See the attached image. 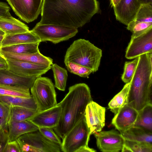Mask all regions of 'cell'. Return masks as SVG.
Instances as JSON below:
<instances>
[{
	"instance_id": "obj_1",
	"label": "cell",
	"mask_w": 152,
	"mask_h": 152,
	"mask_svg": "<svg viewBox=\"0 0 152 152\" xmlns=\"http://www.w3.org/2000/svg\"><path fill=\"white\" fill-rule=\"evenodd\" d=\"M100 11L97 0H43L38 24L81 27Z\"/></svg>"
},
{
	"instance_id": "obj_2",
	"label": "cell",
	"mask_w": 152,
	"mask_h": 152,
	"mask_svg": "<svg viewBox=\"0 0 152 152\" xmlns=\"http://www.w3.org/2000/svg\"><path fill=\"white\" fill-rule=\"evenodd\" d=\"M92 101L91 91L85 83L69 87V92L59 103L61 115L58 125L53 128L63 140L66 134L84 116L87 105Z\"/></svg>"
},
{
	"instance_id": "obj_3",
	"label": "cell",
	"mask_w": 152,
	"mask_h": 152,
	"mask_svg": "<svg viewBox=\"0 0 152 152\" xmlns=\"http://www.w3.org/2000/svg\"><path fill=\"white\" fill-rule=\"evenodd\" d=\"M137 66L130 82L127 104L138 111L152 105V53L139 56Z\"/></svg>"
},
{
	"instance_id": "obj_4",
	"label": "cell",
	"mask_w": 152,
	"mask_h": 152,
	"mask_svg": "<svg viewBox=\"0 0 152 152\" xmlns=\"http://www.w3.org/2000/svg\"><path fill=\"white\" fill-rule=\"evenodd\" d=\"M102 50L88 40L80 39L74 41L68 48L64 63H74L90 69L94 73L98 69Z\"/></svg>"
},
{
	"instance_id": "obj_5",
	"label": "cell",
	"mask_w": 152,
	"mask_h": 152,
	"mask_svg": "<svg viewBox=\"0 0 152 152\" xmlns=\"http://www.w3.org/2000/svg\"><path fill=\"white\" fill-rule=\"evenodd\" d=\"M30 89L31 96L39 112L52 108L57 104L55 86L50 79L41 76L37 77Z\"/></svg>"
},
{
	"instance_id": "obj_6",
	"label": "cell",
	"mask_w": 152,
	"mask_h": 152,
	"mask_svg": "<svg viewBox=\"0 0 152 152\" xmlns=\"http://www.w3.org/2000/svg\"><path fill=\"white\" fill-rule=\"evenodd\" d=\"M21 152H60L61 146L50 141L38 130L24 134L16 140Z\"/></svg>"
},
{
	"instance_id": "obj_7",
	"label": "cell",
	"mask_w": 152,
	"mask_h": 152,
	"mask_svg": "<svg viewBox=\"0 0 152 152\" xmlns=\"http://www.w3.org/2000/svg\"><path fill=\"white\" fill-rule=\"evenodd\" d=\"M31 31L41 42L49 41L54 44L68 40L78 32L76 28L52 24H37Z\"/></svg>"
},
{
	"instance_id": "obj_8",
	"label": "cell",
	"mask_w": 152,
	"mask_h": 152,
	"mask_svg": "<svg viewBox=\"0 0 152 152\" xmlns=\"http://www.w3.org/2000/svg\"><path fill=\"white\" fill-rule=\"evenodd\" d=\"M90 135L84 115L62 140L61 151L64 152H75L81 147L88 145Z\"/></svg>"
},
{
	"instance_id": "obj_9",
	"label": "cell",
	"mask_w": 152,
	"mask_h": 152,
	"mask_svg": "<svg viewBox=\"0 0 152 152\" xmlns=\"http://www.w3.org/2000/svg\"><path fill=\"white\" fill-rule=\"evenodd\" d=\"M15 14L29 23L36 20L41 13L43 0H6Z\"/></svg>"
},
{
	"instance_id": "obj_10",
	"label": "cell",
	"mask_w": 152,
	"mask_h": 152,
	"mask_svg": "<svg viewBox=\"0 0 152 152\" xmlns=\"http://www.w3.org/2000/svg\"><path fill=\"white\" fill-rule=\"evenodd\" d=\"M96 139L98 148L104 152H117L121 151L124 139L120 133L114 129L102 131L94 134Z\"/></svg>"
},
{
	"instance_id": "obj_11",
	"label": "cell",
	"mask_w": 152,
	"mask_h": 152,
	"mask_svg": "<svg viewBox=\"0 0 152 152\" xmlns=\"http://www.w3.org/2000/svg\"><path fill=\"white\" fill-rule=\"evenodd\" d=\"M146 53H152V28L138 37H131L125 56L132 59Z\"/></svg>"
},
{
	"instance_id": "obj_12",
	"label": "cell",
	"mask_w": 152,
	"mask_h": 152,
	"mask_svg": "<svg viewBox=\"0 0 152 152\" xmlns=\"http://www.w3.org/2000/svg\"><path fill=\"white\" fill-rule=\"evenodd\" d=\"M6 59L8 69L22 77H37L45 74L51 69V66L31 63L10 58Z\"/></svg>"
},
{
	"instance_id": "obj_13",
	"label": "cell",
	"mask_w": 152,
	"mask_h": 152,
	"mask_svg": "<svg viewBox=\"0 0 152 152\" xmlns=\"http://www.w3.org/2000/svg\"><path fill=\"white\" fill-rule=\"evenodd\" d=\"M105 108L92 101L87 105L85 114L91 135L102 131L105 125Z\"/></svg>"
},
{
	"instance_id": "obj_14",
	"label": "cell",
	"mask_w": 152,
	"mask_h": 152,
	"mask_svg": "<svg viewBox=\"0 0 152 152\" xmlns=\"http://www.w3.org/2000/svg\"><path fill=\"white\" fill-rule=\"evenodd\" d=\"M141 5L138 0H121L113 7L116 19L127 26L134 19Z\"/></svg>"
},
{
	"instance_id": "obj_15",
	"label": "cell",
	"mask_w": 152,
	"mask_h": 152,
	"mask_svg": "<svg viewBox=\"0 0 152 152\" xmlns=\"http://www.w3.org/2000/svg\"><path fill=\"white\" fill-rule=\"evenodd\" d=\"M138 114L136 110L126 104L115 115L112 124L119 131H125L134 126Z\"/></svg>"
},
{
	"instance_id": "obj_16",
	"label": "cell",
	"mask_w": 152,
	"mask_h": 152,
	"mask_svg": "<svg viewBox=\"0 0 152 152\" xmlns=\"http://www.w3.org/2000/svg\"><path fill=\"white\" fill-rule=\"evenodd\" d=\"M61 111V107L57 104L52 108L39 112L28 120L39 127L53 128L58 123Z\"/></svg>"
},
{
	"instance_id": "obj_17",
	"label": "cell",
	"mask_w": 152,
	"mask_h": 152,
	"mask_svg": "<svg viewBox=\"0 0 152 152\" xmlns=\"http://www.w3.org/2000/svg\"><path fill=\"white\" fill-rule=\"evenodd\" d=\"M36 77L19 76L7 69H0V83L30 89Z\"/></svg>"
},
{
	"instance_id": "obj_18",
	"label": "cell",
	"mask_w": 152,
	"mask_h": 152,
	"mask_svg": "<svg viewBox=\"0 0 152 152\" xmlns=\"http://www.w3.org/2000/svg\"><path fill=\"white\" fill-rule=\"evenodd\" d=\"M0 53L5 58L47 66H50L53 64L52 58L44 56L39 51L35 53L26 54L13 53L1 50Z\"/></svg>"
},
{
	"instance_id": "obj_19",
	"label": "cell",
	"mask_w": 152,
	"mask_h": 152,
	"mask_svg": "<svg viewBox=\"0 0 152 152\" xmlns=\"http://www.w3.org/2000/svg\"><path fill=\"white\" fill-rule=\"evenodd\" d=\"M10 141L16 140L26 133L37 131L39 127L29 120L23 121H10L8 124Z\"/></svg>"
},
{
	"instance_id": "obj_20",
	"label": "cell",
	"mask_w": 152,
	"mask_h": 152,
	"mask_svg": "<svg viewBox=\"0 0 152 152\" xmlns=\"http://www.w3.org/2000/svg\"><path fill=\"white\" fill-rule=\"evenodd\" d=\"M0 29L5 35L22 33L29 31L27 25L11 15L0 17Z\"/></svg>"
},
{
	"instance_id": "obj_21",
	"label": "cell",
	"mask_w": 152,
	"mask_h": 152,
	"mask_svg": "<svg viewBox=\"0 0 152 152\" xmlns=\"http://www.w3.org/2000/svg\"><path fill=\"white\" fill-rule=\"evenodd\" d=\"M39 37L31 30L22 33L5 35L2 42V47L21 44L40 42Z\"/></svg>"
},
{
	"instance_id": "obj_22",
	"label": "cell",
	"mask_w": 152,
	"mask_h": 152,
	"mask_svg": "<svg viewBox=\"0 0 152 152\" xmlns=\"http://www.w3.org/2000/svg\"><path fill=\"white\" fill-rule=\"evenodd\" d=\"M120 132L124 140L152 144V132L140 127L134 126Z\"/></svg>"
},
{
	"instance_id": "obj_23",
	"label": "cell",
	"mask_w": 152,
	"mask_h": 152,
	"mask_svg": "<svg viewBox=\"0 0 152 152\" xmlns=\"http://www.w3.org/2000/svg\"><path fill=\"white\" fill-rule=\"evenodd\" d=\"M0 101L12 107H20L35 111H38L36 104L32 96L30 97H24L2 96L0 97Z\"/></svg>"
},
{
	"instance_id": "obj_24",
	"label": "cell",
	"mask_w": 152,
	"mask_h": 152,
	"mask_svg": "<svg viewBox=\"0 0 152 152\" xmlns=\"http://www.w3.org/2000/svg\"><path fill=\"white\" fill-rule=\"evenodd\" d=\"M130 85V82L126 83L122 90L109 102V108L115 115L117 114L124 105L127 104Z\"/></svg>"
},
{
	"instance_id": "obj_25",
	"label": "cell",
	"mask_w": 152,
	"mask_h": 152,
	"mask_svg": "<svg viewBox=\"0 0 152 152\" xmlns=\"http://www.w3.org/2000/svg\"><path fill=\"white\" fill-rule=\"evenodd\" d=\"M138 112L134 126L152 132V105H147Z\"/></svg>"
},
{
	"instance_id": "obj_26",
	"label": "cell",
	"mask_w": 152,
	"mask_h": 152,
	"mask_svg": "<svg viewBox=\"0 0 152 152\" xmlns=\"http://www.w3.org/2000/svg\"><path fill=\"white\" fill-rule=\"evenodd\" d=\"M40 43H24L8 46L1 47V50L18 54L33 53L39 51L38 46Z\"/></svg>"
},
{
	"instance_id": "obj_27",
	"label": "cell",
	"mask_w": 152,
	"mask_h": 152,
	"mask_svg": "<svg viewBox=\"0 0 152 152\" xmlns=\"http://www.w3.org/2000/svg\"><path fill=\"white\" fill-rule=\"evenodd\" d=\"M2 96L24 97H30L31 96L30 92V89L0 83V97Z\"/></svg>"
},
{
	"instance_id": "obj_28",
	"label": "cell",
	"mask_w": 152,
	"mask_h": 152,
	"mask_svg": "<svg viewBox=\"0 0 152 152\" xmlns=\"http://www.w3.org/2000/svg\"><path fill=\"white\" fill-rule=\"evenodd\" d=\"M51 69L53 74L55 87L60 90L64 91L68 78L67 70L56 64L51 66Z\"/></svg>"
},
{
	"instance_id": "obj_29",
	"label": "cell",
	"mask_w": 152,
	"mask_h": 152,
	"mask_svg": "<svg viewBox=\"0 0 152 152\" xmlns=\"http://www.w3.org/2000/svg\"><path fill=\"white\" fill-rule=\"evenodd\" d=\"M39 112L23 107H13L11 110L9 121L28 120Z\"/></svg>"
},
{
	"instance_id": "obj_30",
	"label": "cell",
	"mask_w": 152,
	"mask_h": 152,
	"mask_svg": "<svg viewBox=\"0 0 152 152\" xmlns=\"http://www.w3.org/2000/svg\"><path fill=\"white\" fill-rule=\"evenodd\" d=\"M121 151L152 152V144L124 140Z\"/></svg>"
},
{
	"instance_id": "obj_31",
	"label": "cell",
	"mask_w": 152,
	"mask_h": 152,
	"mask_svg": "<svg viewBox=\"0 0 152 152\" xmlns=\"http://www.w3.org/2000/svg\"><path fill=\"white\" fill-rule=\"evenodd\" d=\"M138 57L132 61L125 62L124 72L121 77L122 80L124 83H129L131 80L137 66Z\"/></svg>"
},
{
	"instance_id": "obj_32",
	"label": "cell",
	"mask_w": 152,
	"mask_h": 152,
	"mask_svg": "<svg viewBox=\"0 0 152 152\" xmlns=\"http://www.w3.org/2000/svg\"><path fill=\"white\" fill-rule=\"evenodd\" d=\"M65 64L69 72L82 77H87L92 72L90 69L74 63L68 62Z\"/></svg>"
},
{
	"instance_id": "obj_33",
	"label": "cell",
	"mask_w": 152,
	"mask_h": 152,
	"mask_svg": "<svg viewBox=\"0 0 152 152\" xmlns=\"http://www.w3.org/2000/svg\"><path fill=\"white\" fill-rule=\"evenodd\" d=\"M12 108L0 101V130L8 126Z\"/></svg>"
},
{
	"instance_id": "obj_34",
	"label": "cell",
	"mask_w": 152,
	"mask_h": 152,
	"mask_svg": "<svg viewBox=\"0 0 152 152\" xmlns=\"http://www.w3.org/2000/svg\"><path fill=\"white\" fill-rule=\"evenodd\" d=\"M39 131L47 139L61 146L62 142L60 137L53 131V128L39 127Z\"/></svg>"
},
{
	"instance_id": "obj_35",
	"label": "cell",
	"mask_w": 152,
	"mask_h": 152,
	"mask_svg": "<svg viewBox=\"0 0 152 152\" xmlns=\"http://www.w3.org/2000/svg\"><path fill=\"white\" fill-rule=\"evenodd\" d=\"M9 141L7 126L0 130V152H3L6 145Z\"/></svg>"
},
{
	"instance_id": "obj_36",
	"label": "cell",
	"mask_w": 152,
	"mask_h": 152,
	"mask_svg": "<svg viewBox=\"0 0 152 152\" xmlns=\"http://www.w3.org/2000/svg\"><path fill=\"white\" fill-rule=\"evenodd\" d=\"M3 152H21V151L17 142L15 140L8 142Z\"/></svg>"
},
{
	"instance_id": "obj_37",
	"label": "cell",
	"mask_w": 152,
	"mask_h": 152,
	"mask_svg": "<svg viewBox=\"0 0 152 152\" xmlns=\"http://www.w3.org/2000/svg\"><path fill=\"white\" fill-rule=\"evenodd\" d=\"M0 69H8L6 59L2 55H0Z\"/></svg>"
},
{
	"instance_id": "obj_38",
	"label": "cell",
	"mask_w": 152,
	"mask_h": 152,
	"mask_svg": "<svg viewBox=\"0 0 152 152\" xmlns=\"http://www.w3.org/2000/svg\"><path fill=\"white\" fill-rule=\"evenodd\" d=\"M96 151L95 150L90 148L88 145H87L81 147L75 152H95Z\"/></svg>"
},
{
	"instance_id": "obj_39",
	"label": "cell",
	"mask_w": 152,
	"mask_h": 152,
	"mask_svg": "<svg viewBox=\"0 0 152 152\" xmlns=\"http://www.w3.org/2000/svg\"><path fill=\"white\" fill-rule=\"evenodd\" d=\"M5 33L0 29V51L2 47V42L5 36Z\"/></svg>"
},
{
	"instance_id": "obj_40",
	"label": "cell",
	"mask_w": 152,
	"mask_h": 152,
	"mask_svg": "<svg viewBox=\"0 0 152 152\" xmlns=\"http://www.w3.org/2000/svg\"><path fill=\"white\" fill-rule=\"evenodd\" d=\"M141 4H152V0H138Z\"/></svg>"
},
{
	"instance_id": "obj_41",
	"label": "cell",
	"mask_w": 152,
	"mask_h": 152,
	"mask_svg": "<svg viewBox=\"0 0 152 152\" xmlns=\"http://www.w3.org/2000/svg\"><path fill=\"white\" fill-rule=\"evenodd\" d=\"M121 0H110V3L111 7H114L117 5Z\"/></svg>"
},
{
	"instance_id": "obj_42",
	"label": "cell",
	"mask_w": 152,
	"mask_h": 152,
	"mask_svg": "<svg viewBox=\"0 0 152 152\" xmlns=\"http://www.w3.org/2000/svg\"><path fill=\"white\" fill-rule=\"evenodd\" d=\"M0 55H1V54L0 53Z\"/></svg>"
}]
</instances>
